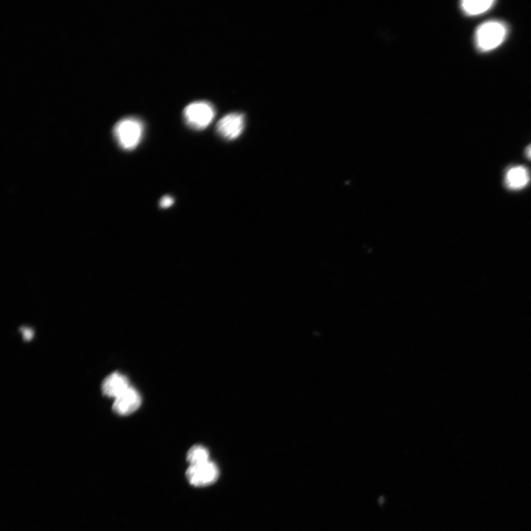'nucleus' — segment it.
<instances>
[{"mask_svg": "<svg viewBox=\"0 0 531 531\" xmlns=\"http://www.w3.org/2000/svg\"><path fill=\"white\" fill-rule=\"evenodd\" d=\"M21 332L23 334V337L26 341H29V340H31L34 336V332L32 329L27 328H22Z\"/></svg>", "mask_w": 531, "mask_h": 531, "instance_id": "obj_11", "label": "nucleus"}, {"mask_svg": "<svg viewBox=\"0 0 531 531\" xmlns=\"http://www.w3.org/2000/svg\"><path fill=\"white\" fill-rule=\"evenodd\" d=\"M530 182V174L523 166H513L508 169L504 184L509 190H519L526 188Z\"/></svg>", "mask_w": 531, "mask_h": 531, "instance_id": "obj_7", "label": "nucleus"}, {"mask_svg": "<svg viewBox=\"0 0 531 531\" xmlns=\"http://www.w3.org/2000/svg\"><path fill=\"white\" fill-rule=\"evenodd\" d=\"M507 25L499 20H490L478 26L475 34V44L480 52L493 51L502 45L508 35Z\"/></svg>", "mask_w": 531, "mask_h": 531, "instance_id": "obj_1", "label": "nucleus"}, {"mask_svg": "<svg viewBox=\"0 0 531 531\" xmlns=\"http://www.w3.org/2000/svg\"><path fill=\"white\" fill-rule=\"evenodd\" d=\"M187 460L189 466L208 462L210 460L208 450L201 445L194 446L189 449L187 454Z\"/></svg>", "mask_w": 531, "mask_h": 531, "instance_id": "obj_10", "label": "nucleus"}, {"mask_svg": "<svg viewBox=\"0 0 531 531\" xmlns=\"http://www.w3.org/2000/svg\"><path fill=\"white\" fill-rule=\"evenodd\" d=\"M494 0H464L460 8L468 16H477L488 11L495 5Z\"/></svg>", "mask_w": 531, "mask_h": 531, "instance_id": "obj_9", "label": "nucleus"}, {"mask_svg": "<svg viewBox=\"0 0 531 531\" xmlns=\"http://www.w3.org/2000/svg\"><path fill=\"white\" fill-rule=\"evenodd\" d=\"M245 126V117L242 113L228 114L219 120L216 131L225 139L233 140L242 134Z\"/></svg>", "mask_w": 531, "mask_h": 531, "instance_id": "obj_5", "label": "nucleus"}, {"mask_svg": "<svg viewBox=\"0 0 531 531\" xmlns=\"http://www.w3.org/2000/svg\"><path fill=\"white\" fill-rule=\"evenodd\" d=\"M142 403V396L137 390L131 386L115 399L113 408L117 414L128 416L135 413Z\"/></svg>", "mask_w": 531, "mask_h": 531, "instance_id": "obj_6", "label": "nucleus"}, {"mask_svg": "<svg viewBox=\"0 0 531 531\" xmlns=\"http://www.w3.org/2000/svg\"><path fill=\"white\" fill-rule=\"evenodd\" d=\"M129 381L124 374L113 373L105 378L102 385L103 394L115 399L129 388Z\"/></svg>", "mask_w": 531, "mask_h": 531, "instance_id": "obj_8", "label": "nucleus"}, {"mask_svg": "<svg viewBox=\"0 0 531 531\" xmlns=\"http://www.w3.org/2000/svg\"><path fill=\"white\" fill-rule=\"evenodd\" d=\"M219 477V470L212 460L198 465L189 466L186 477L190 484L195 487H205L216 483Z\"/></svg>", "mask_w": 531, "mask_h": 531, "instance_id": "obj_4", "label": "nucleus"}, {"mask_svg": "<svg viewBox=\"0 0 531 531\" xmlns=\"http://www.w3.org/2000/svg\"><path fill=\"white\" fill-rule=\"evenodd\" d=\"M144 125L140 120L128 117L120 120L114 128V135L119 146L125 150H133L142 142Z\"/></svg>", "mask_w": 531, "mask_h": 531, "instance_id": "obj_2", "label": "nucleus"}, {"mask_svg": "<svg viewBox=\"0 0 531 531\" xmlns=\"http://www.w3.org/2000/svg\"><path fill=\"white\" fill-rule=\"evenodd\" d=\"M526 156L528 159L531 160V144L527 146L526 149Z\"/></svg>", "mask_w": 531, "mask_h": 531, "instance_id": "obj_13", "label": "nucleus"}, {"mask_svg": "<svg viewBox=\"0 0 531 531\" xmlns=\"http://www.w3.org/2000/svg\"><path fill=\"white\" fill-rule=\"evenodd\" d=\"M174 203V199L172 197L170 196H165L162 199L161 203H160V206L162 207L166 208L170 206H172Z\"/></svg>", "mask_w": 531, "mask_h": 531, "instance_id": "obj_12", "label": "nucleus"}, {"mask_svg": "<svg viewBox=\"0 0 531 531\" xmlns=\"http://www.w3.org/2000/svg\"><path fill=\"white\" fill-rule=\"evenodd\" d=\"M186 124L196 130H203L212 123L216 111L214 106L207 102L190 104L184 109Z\"/></svg>", "mask_w": 531, "mask_h": 531, "instance_id": "obj_3", "label": "nucleus"}]
</instances>
